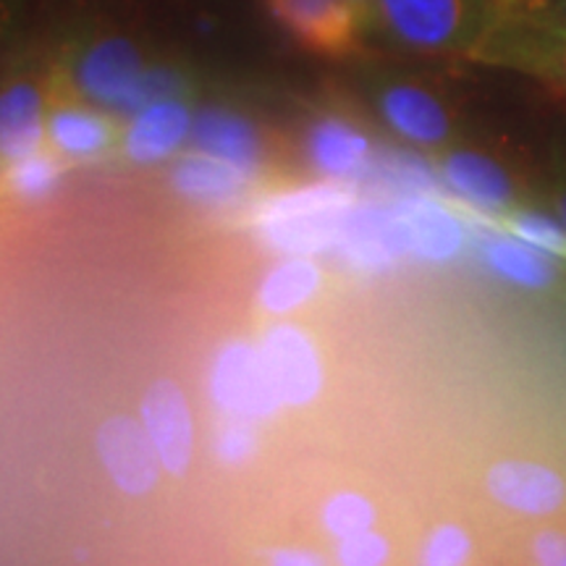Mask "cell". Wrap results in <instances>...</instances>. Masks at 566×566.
I'll return each mask as SVG.
<instances>
[{
    "instance_id": "7402d4cb",
    "label": "cell",
    "mask_w": 566,
    "mask_h": 566,
    "mask_svg": "<svg viewBox=\"0 0 566 566\" xmlns=\"http://www.w3.org/2000/svg\"><path fill=\"white\" fill-rule=\"evenodd\" d=\"M506 562L514 564H566V512L512 525Z\"/></svg>"
},
{
    "instance_id": "ac0fdd59",
    "label": "cell",
    "mask_w": 566,
    "mask_h": 566,
    "mask_svg": "<svg viewBox=\"0 0 566 566\" xmlns=\"http://www.w3.org/2000/svg\"><path fill=\"white\" fill-rule=\"evenodd\" d=\"M171 184L176 195L187 202L200 205V208H229L242 200L252 181L226 163L195 150L187 158L176 160Z\"/></svg>"
},
{
    "instance_id": "5bb4252c",
    "label": "cell",
    "mask_w": 566,
    "mask_h": 566,
    "mask_svg": "<svg viewBox=\"0 0 566 566\" xmlns=\"http://www.w3.org/2000/svg\"><path fill=\"white\" fill-rule=\"evenodd\" d=\"M48 139L45 92L34 80H13L0 90V160L17 163L40 153Z\"/></svg>"
},
{
    "instance_id": "e0dca14e",
    "label": "cell",
    "mask_w": 566,
    "mask_h": 566,
    "mask_svg": "<svg viewBox=\"0 0 566 566\" xmlns=\"http://www.w3.org/2000/svg\"><path fill=\"white\" fill-rule=\"evenodd\" d=\"M313 168L328 181H349L367 166L370 142L357 126L338 116H323L307 132Z\"/></svg>"
},
{
    "instance_id": "9c48e42d",
    "label": "cell",
    "mask_w": 566,
    "mask_h": 566,
    "mask_svg": "<svg viewBox=\"0 0 566 566\" xmlns=\"http://www.w3.org/2000/svg\"><path fill=\"white\" fill-rule=\"evenodd\" d=\"M95 449L103 470L118 491L139 499L160 483L163 464L142 420L113 415L95 433Z\"/></svg>"
},
{
    "instance_id": "603a6c76",
    "label": "cell",
    "mask_w": 566,
    "mask_h": 566,
    "mask_svg": "<svg viewBox=\"0 0 566 566\" xmlns=\"http://www.w3.org/2000/svg\"><path fill=\"white\" fill-rule=\"evenodd\" d=\"M321 522L328 530V535L344 541V537L375 530V525H378V506L359 491H338L323 504Z\"/></svg>"
},
{
    "instance_id": "3957f363",
    "label": "cell",
    "mask_w": 566,
    "mask_h": 566,
    "mask_svg": "<svg viewBox=\"0 0 566 566\" xmlns=\"http://www.w3.org/2000/svg\"><path fill=\"white\" fill-rule=\"evenodd\" d=\"M485 499L512 525L566 512V449L546 441H520L488 464Z\"/></svg>"
},
{
    "instance_id": "ffe728a7",
    "label": "cell",
    "mask_w": 566,
    "mask_h": 566,
    "mask_svg": "<svg viewBox=\"0 0 566 566\" xmlns=\"http://www.w3.org/2000/svg\"><path fill=\"white\" fill-rule=\"evenodd\" d=\"M116 139L108 113L95 105H59L48 113V142L66 158H95Z\"/></svg>"
},
{
    "instance_id": "4fadbf2b",
    "label": "cell",
    "mask_w": 566,
    "mask_h": 566,
    "mask_svg": "<svg viewBox=\"0 0 566 566\" xmlns=\"http://www.w3.org/2000/svg\"><path fill=\"white\" fill-rule=\"evenodd\" d=\"M195 113L187 97H160L145 108L134 113L124 129L122 147L126 158L139 166H158L174 158L189 142Z\"/></svg>"
},
{
    "instance_id": "277c9868",
    "label": "cell",
    "mask_w": 566,
    "mask_h": 566,
    "mask_svg": "<svg viewBox=\"0 0 566 566\" xmlns=\"http://www.w3.org/2000/svg\"><path fill=\"white\" fill-rule=\"evenodd\" d=\"M346 208L349 195L338 181L289 189L260 210L258 229L268 250L315 258L334 250Z\"/></svg>"
},
{
    "instance_id": "8fae6325",
    "label": "cell",
    "mask_w": 566,
    "mask_h": 566,
    "mask_svg": "<svg viewBox=\"0 0 566 566\" xmlns=\"http://www.w3.org/2000/svg\"><path fill=\"white\" fill-rule=\"evenodd\" d=\"M275 21L296 42L323 55H344L363 30L346 0H268Z\"/></svg>"
},
{
    "instance_id": "8992f818",
    "label": "cell",
    "mask_w": 566,
    "mask_h": 566,
    "mask_svg": "<svg viewBox=\"0 0 566 566\" xmlns=\"http://www.w3.org/2000/svg\"><path fill=\"white\" fill-rule=\"evenodd\" d=\"M208 388L218 412L229 417H242L260 424L283 409L260 344L244 338H233L218 349L210 365Z\"/></svg>"
},
{
    "instance_id": "ba28073f",
    "label": "cell",
    "mask_w": 566,
    "mask_h": 566,
    "mask_svg": "<svg viewBox=\"0 0 566 566\" xmlns=\"http://www.w3.org/2000/svg\"><path fill=\"white\" fill-rule=\"evenodd\" d=\"M380 118L396 137L422 150H438L454 139V118L433 90L409 80H388L375 92Z\"/></svg>"
},
{
    "instance_id": "6da1fadb",
    "label": "cell",
    "mask_w": 566,
    "mask_h": 566,
    "mask_svg": "<svg viewBox=\"0 0 566 566\" xmlns=\"http://www.w3.org/2000/svg\"><path fill=\"white\" fill-rule=\"evenodd\" d=\"M69 84L87 105L108 116L132 118L160 97L187 95L189 84L181 71L150 66L129 38L103 34L69 55Z\"/></svg>"
},
{
    "instance_id": "1f68e13d",
    "label": "cell",
    "mask_w": 566,
    "mask_h": 566,
    "mask_svg": "<svg viewBox=\"0 0 566 566\" xmlns=\"http://www.w3.org/2000/svg\"><path fill=\"white\" fill-rule=\"evenodd\" d=\"M352 6L354 13H357L363 30H370L375 27V11H378V0H346Z\"/></svg>"
},
{
    "instance_id": "52a82bcc",
    "label": "cell",
    "mask_w": 566,
    "mask_h": 566,
    "mask_svg": "<svg viewBox=\"0 0 566 566\" xmlns=\"http://www.w3.org/2000/svg\"><path fill=\"white\" fill-rule=\"evenodd\" d=\"M258 344L283 407L313 405L325 388V367L315 338L294 323H275Z\"/></svg>"
},
{
    "instance_id": "30bf717a",
    "label": "cell",
    "mask_w": 566,
    "mask_h": 566,
    "mask_svg": "<svg viewBox=\"0 0 566 566\" xmlns=\"http://www.w3.org/2000/svg\"><path fill=\"white\" fill-rule=\"evenodd\" d=\"M139 420L158 451L163 472L171 478L187 475L195 457V420L181 386L168 378L155 380L142 396Z\"/></svg>"
},
{
    "instance_id": "5b68a950",
    "label": "cell",
    "mask_w": 566,
    "mask_h": 566,
    "mask_svg": "<svg viewBox=\"0 0 566 566\" xmlns=\"http://www.w3.org/2000/svg\"><path fill=\"white\" fill-rule=\"evenodd\" d=\"M470 59L533 76L548 87L566 92V30L516 17L504 9V0L499 19Z\"/></svg>"
},
{
    "instance_id": "7a4b0ae2",
    "label": "cell",
    "mask_w": 566,
    "mask_h": 566,
    "mask_svg": "<svg viewBox=\"0 0 566 566\" xmlns=\"http://www.w3.org/2000/svg\"><path fill=\"white\" fill-rule=\"evenodd\" d=\"M499 11L501 0H378L375 27L407 51L472 55Z\"/></svg>"
},
{
    "instance_id": "f546056e",
    "label": "cell",
    "mask_w": 566,
    "mask_h": 566,
    "mask_svg": "<svg viewBox=\"0 0 566 566\" xmlns=\"http://www.w3.org/2000/svg\"><path fill=\"white\" fill-rule=\"evenodd\" d=\"M271 564H283V566H317L323 564V558L315 554V551L307 548H281L271 554Z\"/></svg>"
},
{
    "instance_id": "d6986e66",
    "label": "cell",
    "mask_w": 566,
    "mask_h": 566,
    "mask_svg": "<svg viewBox=\"0 0 566 566\" xmlns=\"http://www.w3.org/2000/svg\"><path fill=\"white\" fill-rule=\"evenodd\" d=\"M394 212L405 229L407 247L417 258L441 263V260L454 258L462 247V229L457 218L441 205L417 197V200L401 202Z\"/></svg>"
},
{
    "instance_id": "cb8c5ba5",
    "label": "cell",
    "mask_w": 566,
    "mask_h": 566,
    "mask_svg": "<svg viewBox=\"0 0 566 566\" xmlns=\"http://www.w3.org/2000/svg\"><path fill=\"white\" fill-rule=\"evenodd\" d=\"M480 554L478 537L472 530H467L459 522H441L422 537L417 562L430 566H451V564H470Z\"/></svg>"
},
{
    "instance_id": "484cf974",
    "label": "cell",
    "mask_w": 566,
    "mask_h": 566,
    "mask_svg": "<svg viewBox=\"0 0 566 566\" xmlns=\"http://www.w3.org/2000/svg\"><path fill=\"white\" fill-rule=\"evenodd\" d=\"M11 187L24 200H45L59 187L61 168L51 155L34 153L30 158L11 163Z\"/></svg>"
},
{
    "instance_id": "7c38bea8",
    "label": "cell",
    "mask_w": 566,
    "mask_h": 566,
    "mask_svg": "<svg viewBox=\"0 0 566 566\" xmlns=\"http://www.w3.org/2000/svg\"><path fill=\"white\" fill-rule=\"evenodd\" d=\"M189 142L197 153L226 163L250 181L263 171V134L250 118L223 105H205L195 113Z\"/></svg>"
},
{
    "instance_id": "4316f807",
    "label": "cell",
    "mask_w": 566,
    "mask_h": 566,
    "mask_svg": "<svg viewBox=\"0 0 566 566\" xmlns=\"http://www.w3.org/2000/svg\"><path fill=\"white\" fill-rule=\"evenodd\" d=\"M336 562L346 566H375L391 562V541L378 530L336 541Z\"/></svg>"
},
{
    "instance_id": "9a60e30c",
    "label": "cell",
    "mask_w": 566,
    "mask_h": 566,
    "mask_svg": "<svg viewBox=\"0 0 566 566\" xmlns=\"http://www.w3.org/2000/svg\"><path fill=\"white\" fill-rule=\"evenodd\" d=\"M409 250L405 229L396 212L380 210H354L346 208L334 252L342 254L346 263L357 268H378L391 263L401 252Z\"/></svg>"
},
{
    "instance_id": "d4e9b609",
    "label": "cell",
    "mask_w": 566,
    "mask_h": 566,
    "mask_svg": "<svg viewBox=\"0 0 566 566\" xmlns=\"http://www.w3.org/2000/svg\"><path fill=\"white\" fill-rule=\"evenodd\" d=\"M260 451L258 422L242 420V417L223 415V422L212 436V454L226 467H242L252 462Z\"/></svg>"
},
{
    "instance_id": "2e32d148",
    "label": "cell",
    "mask_w": 566,
    "mask_h": 566,
    "mask_svg": "<svg viewBox=\"0 0 566 566\" xmlns=\"http://www.w3.org/2000/svg\"><path fill=\"white\" fill-rule=\"evenodd\" d=\"M446 187L480 210L501 212L516 202V184L499 160L472 150L449 153L438 166Z\"/></svg>"
},
{
    "instance_id": "44dd1931",
    "label": "cell",
    "mask_w": 566,
    "mask_h": 566,
    "mask_svg": "<svg viewBox=\"0 0 566 566\" xmlns=\"http://www.w3.org/2000/svg\"><path fill=\"white\" fill-rule=\"evenodd\" d=\"M323 286V271L307 254H283L260 283L258 302L268 315L283 317L315 300Z\"/></svg>"
},
{
    "instance_id": "83f0119b",
    "label": "cell",
    "mask_w": 566,
    "mask_h": 566,
    "mask_svg": "<svg viewBox=\"0 0 566 566\" xmlns=\"http://www.w3.org/2000/svg\"><path fill=\"white\" fill-rule=\"evenodd\" d=\"M488 263H491L495 271L525 283H541L548 279L546 265H541V260H537L535 254L506 242H495L488 247Z\"/></svg>"
},
{
    "instance_id": "4dcf8cb0",
    "label": "cell",
    "mask_w": 566,
    "mask_h": 566,
    "mask_svg": "<svg viewBox=\"0 0 566 566\" xmlns=\"http://www.w3.org/2000/svg\"><path fill=\"white\" fill-rule=\"evenodd\" d=\"M551 205H554V212L558 218V223L566 229V166H562L556 171V181H554V192H551Z\"/></svg>"
},
{
    "instance_id": "f1b7e54d",
    "label": "cell",
    "mask_w": 566,
    "mask_h": 566,
    "mask_svg": "<svg viewBox=\"0 0 566 566\" xmlns=\"http://www.w3.org/2000/svg\"><path fill=\"white\" fill-rule=\"evenodd\" d=\"M504 9L537 24L566 30V0H504Z\"/></svg>"
}]
</instances>
